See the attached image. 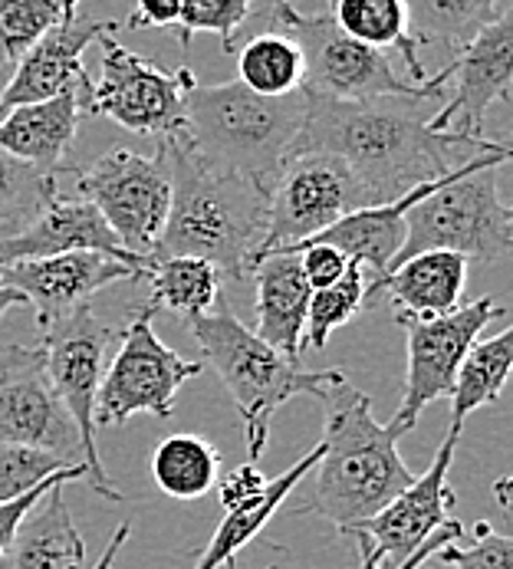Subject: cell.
Instances as JSON below:
<instances>
[{"mask_svg":"<svg viewBox=\"0 0 513 569\" xmlns=\"http://www.w3.org/2000/svg\"><path fill=\"white\" fill-rule=\"evenodd\" d=\"M310 96L306 122L293 156H336L359 181L369 204H389L419 184L451 171L461 149L497 152L507 142L467 139L457 132H434L425 116L428 92L375 96V99H323ZM441 96V92H437Z\"/></svg>","mask_w":513,"mask_h":569,"instance_id":"6da1fadb","label":"cell"},{"mask_svg":"<svg viewBox=\"0 0 513 569\" xmlns=\"http://www.w3.org/2000/svg\"><path fill=\"white\" fill-rule=\"evenodd\" d=\"M171 174V204L155 257H198L231 280L251 277L266 231V188L214 171L178 139L159 142Z\"/></svg>","mask_w":513,"mask_h":569,"instance_id":"7a4b0ae2","label":"cell"},{"mask_svg":"<svg viewBox=\"0 0 513 569\" xmlns=\"http://www.w3.org/2000/svg\"><path fill=\"white\" fill-rule=\"evenodd\" d=\"M316 399L326 406L323 458L313 468V500L303 503L300 513H320L336 523L340 533H349L415 481L399 455V438L405 428L395 421L379 425L372 399L349 386L345 376L326 386Z\"/></svg>","mask_w":513,"mask_h":569,"instance_id":"3957f363","label":"cell"},{"mask_svg":"<svg viewBox=\"0 0 513 569\" xmlns=\"http://www.w3.org/2000/svg\"><path fill=\"white\" fill-rule=\"evenodd\" d=\"M181 106V142L194 152L198 162L256 181L270 191L280 168L293 159L310 96L306 89L286 96H260L238 80L201 86L188 77Z\"/></svg>","mask_w":513,"mask_h":569,"instance_id":"277c9868","label":"cell"},{"mask_svg":"<svg viewBox=\"0 0 513 569\" xmlns=\"http://www.w3.org/2000/svg\"><path fill=\"white\" fill-rule=\"evenodd\" d=\"M188 332L194 336L201 349V362L218 372L224 389L231 392L234 406L244 421V445L248 461L256 465L266 451L270 438V418L273 411L293 396H320L326 386L340 382L342 372L336 369H303L300 362L286 359L273 346H266L251 326H244L234 310L218 300L211 313L184 320Z\"/></svg>","mask_w":513,"mask_h":569,"instance_id":"5b68a950","label":"cell"},{"mask_svg":"<svg viewBox=\"0 0 513 569\" xmlns=\"http://www.w3.org/2000/svg\"><path fill=\"white\" fill-rule=\"evenodd\" d=\"M507 162L511 146L481 152L415 201L405 214V244L392 267L422 250H451L484 263L504 260L513 247V214L501 198L497 171Z\"/></svg>","mask_w":513,"mask_h":569,"instance_id":"8992f818","label":"cell"},{"mask_svg":"<svg viewBox=\"0 0 513 569\" xmlns=\"http://www.w3.org/2000/svg\"><path fill=\"white\" fill-rule=\"evenodd\" d=\"M270 30L286 33L303 57V89L323 99H375V96H437L447 73L428 77L425 82L402 80L385 50H372L352 40L330 10L303 13L293 0H273Z\"/></svg>","mask_w":513,"mask_h":569,"instance_id":"52a82bcc","label":"cell"},{"mask_svg":"<svg viewBox=\"0 0 513 569\" xmlns=\"http://www.w3.org/2000/svg\"><path fill=\"white\" fill-rule=\"evenodd\" d=\"M155 307H142L119 332V349L95 392V425H125L132 415L171 418L184 382L204 372V362L184 359L152 329Z\"/></svg>","mask_w":513,"mask_h":569,"instance_id":"ba28073f","label":"cell"},{"mask_svg":"<svg viewBox=\"0 0 513 569\" xmlns=\"http://www.w3.org/2000/svg\"><path fill=\"white\" fill-rule=\"evenodd\" d=\"M102 73L99 82L80 89V112L102 116L115 126L152 136L159 142L178 139L184 129V82L191 77L188 67L174 73L155 60H145L125 50L115 37H102Z\"/></svg>","mask_w":513,"mask_h":569,"instance_id":"9c48e42d","label":"cell"},{"mask_svg":"<svg viewBox=\"0 0 513 569\" xmlns=\"http://www.w3.org/2000/svg\"><path fill=\"white\" fill-rule=\"evenodd\" d=\"M43 359H47V376L50 386L60 399V406L67 408L70 421L77 425L80 435V451H83V465L89 468L92 490L109 497V500H122L119 488L109 481L102 458H99V425H95V392L105 372V352L109 346L119 339V332L102 320H95V313L89 310V303L67 313L63 320L43 326Z\"/></svg>","mask_w":513,"mask_h":569,"instance_id":"30bf717a","label":"cell"},{"mask_svg":"<svg viewBox=\"0 0 513 569\" xmlns=\"http://www.w3.org/2000/svg\"><path fill=\"white\" fill-rule=\"evenodd\" d=\"M77 188L105 218L119 244L142 260L152 257L171 204V174L162 149L142 156L115 146L102 159L77 168Z\"/></svg>","mask_w":513,"mask_h":569,"instance_id":"8fae6325","label":"cell"},{"mask_svg":"<svg viewBox=\"0 0 513 569\" xmlns=\"http://www.w3.org/2000/svg\"><path fill=\"white\" fill-rule=\"evenodd\" d=\"M355 208H369V201L352 171L336 156H293L270 184L266 231L256 260L270 250H286L313 241Z\"/></svg>","mask_w":513,"mask_h":569,"instance_id":"7c38bea8","label":"cell"},{"mask_svg":"<svg viewBox=\"0 0 513 569\" xmlns=\"http://www.w3.org/2000/svg\"><path fill=\"white\" fill-rule=\"evenodd\" d=\"M457 438L461 431L447 428L425 475L415 478L395 500H389L375 517L362 520L359 527L345 533V537H355L359 543V569H385L389 563L392 567L405 563L444 523L454 520L451 510L457 497L447 485V475L454 465Z\"/></svg>","mask_w":513,"mask_h":569,"instance_id":"4fadbf2b","label":"cell"},{"mask_svg":"<svg viewBox=\"0 0 513 569\" xmlns=\"http://www.w3.org/2000/svg\"><path fill=\"white\" fill-rule=\"evenodd\" d=\"M501 317H507V307H497L494 297H477L437 320H399V326L405 329V352H409L405 396L392 418L399 428L412 431L425 406L451 396L454 376L467 349Z\"/></svg>","mask_w":513,"mask_h":569,"instance_id":"5bb4252c","label":"cell"},{"mask_svg":"<svg viewBox=\"0 0 513 569\" xmlns=\"http://www.w3.org/2000/svg\"><path fill=\"white\" fill-rule=\"evenodd\" d=\"M0 445H23L83 461L77 425L60 406L40 346L0 349Z\"/></svg>","mask_w":513,"mask_h":569,"instance_id":"9a60e30c","label":"cell"},{"mask_svg":"<svg viewBox=\"0 0 513 569\" xmlns=\"http://www.w3.org/2000/svg\"><path fill=\"white\" fill-rule=\"evenodd\" d=\"M115 30L119 20L86 17L80 13V0H67L60 20L20 57L7 86L0 89V116L17 106L86 89L92 82L83 67L86 47L99 43L102 37H115Z\"/></svg>","mask_w":513,"mask_h":569,"instance_id":"2e32d148","label":"cell"},{"mask_svg":"<svg viewBox=\"0 0 513 569\" xmlns=\"http://www.w3.org/2000/svg\"><path fill=\"white\" fill-rule=\"evenodd\" d=\"M122 280H145V270L92 250L0 263V287L13 290L27 307H33L40 329L63 320L67 313L86 307L99 290Z\"/></svg>","mask_w":513,"mask_h":569,"instance_id":"e0dca14e","label":"cell"},{"mask_svg":"<svg viewBox=\"0 0 513 569\" xmlns=\"http://www.w3.org/2000/svg\"><path fill=\"white\" fill-rule=\"evenodd\" d=\"M454 80L451 99L431 116L434 132L484 139V119L494 102H507L513 77V10L504 3L497 17L444 67Z\"/></svg>","mask_w":513,"mask_h":569,"instance_id":"ac0fdd59","label":"cell"},{"mask_svg":"<svg viewBox=\"0 0 513 569\" xmlns=\"http://www.w3.org/2000/svg\"><path fill=\"white\" fill-rule=\"evenodd\" d=\"M73 250H92L115 257L122 263H132L139 270H149V260L129 253L105 224V218L86 201V198H53L23 231L0 241V263L7 260H33V257H57Z\"/></svg>","mask_w":513,"mask_h":569,"instance_id":"d6986e66","label":"cell"},{"mask_svg":"<svg viewBox=\"0 0 513 569\" xmlns=\"http://www.w3.org/2000/svg\"><path fill=\"white\" fill-rule=\"evenodd\" d=\"M467 263V257L451 250H422L365 283V307L389 297L395 303V320H437L461 307Z\"/></svg>","mask_w":513,"mask_h":569,"instance_id":"ffe728a7","label":"cell"},{"mask_svg":"<svg viewBox=\"0 0 513 569\" xmlns=\"http://www.w3.org/2000/svg\"><path fill=\"white\" fill-rule=\"evenodd\" d=\"M256 287V336L283 352L286 359L300 362L303 352V326L310 310V283L300 267V253L270 250L254 263Z\"/></svg>","mask_w":513,"mask_h":569,"instance_id":"44dd1931","label":"cell"},{"mask_svg":"<svg viewBox=\"0 0 513 569\" xmlns=\"http://www.w3.org/2000/svg\"><path fill=\"white\" fill-rule=\"evenodd\" d=\"M80 92H60L43 102L17 106L0 116V149L40 171L60 174V162L80 132Z\"/></svg>","mask_w":513,"mask_h":569,"instance_id":"7402d4cb","label":"cell"},{"mask_svg":"<svg viewBox=\"0 0 513 569\" xmlns=\"http://www.w3.org/2000/svg\"><path fill=\"white\" fill-rule=\"evenodd\" d=\"M454 171V168H451ZM447 171V174H451ZM447 174L434 178V181H425L419 184L415 191L389 201V204H369V208H355L349 211L342 221H336L333 228H326L323 234H316L313 241L306 244H330L345 253L349 263L355 267H372L379 277L389 273L395 253L405 244V214L415 201H422L428 191H434ZM300 247V244H296Z\"/></svg>","mask_w":513,"mask_h":569,"instance_id":"603a6c76","label":"cell"},{"mask_svg":"<svg viewBox=\"0 0 513 569\" xmlns=\"http://www.w3.org/2000/svg\"><path fill=\"white\" fill-rule=\"evenodd\" d=\"M67 485L50 488L20 520L0 569H86V543L67 507Z\"/></svg>","mask_w":513,"mask_h":569,"instance_id":"cb8c5ba5","label":"cell"},{"mask_svg":"<svg viewBox=\"0 0 513 569\" xmlns=\"http://www.w3.org/2000/svg\"><path fill=\"white\" fill-rule=\"evenodd\" d=\"M320 458H323V441H320L310 455H303L293 468H286L280 478L266 481V488L260 490L254 500H248V503H241V507H234V510H224V520L218 523L214 537H211L208 547L201 550L194 569L234 567V563H238V553H241L248 543H254L256 537H260V530H263V527L273 520V513L283 507V500L300 488V481H303L306 475H313V468H316Z\"/></svg>","mask_w":513,"mask_h":569,"instance_id":"d4e9b609","label":"cell"},{"mask_svg":"<svg viewBox=\"0 0 513 569\" xmlns=\"http://www.w3.org/2000/svg\"><path fill=\"white\" fill-rule=\"evenodd\" d=\"M330 13L352 40L372 50H399L409 67V80H428L419 43L409 33V13L402 0H333Z\"/></svg>","mask_w":513,"mask_h":569,"instance_id":"484cf974","label":"cell"},{"mask_svg":"<svg viewBox=\"0 0 513 569\" xmlns=\"http://www.w3.org/2000/svg\"><path fill=\"white\" fill-rule=\"evenodd\" d=\"M513 366V329H504L497 336H487V339H477L457 376H454V389H451V425L447 428H457L464 431V421L471 411H477L481 406H494L507 386V376H511Z\"/></svg>","mask_w":513,"mask_h":569,"instance_id":"4316f807","label":"cell"},{"mask_svg":"<svg viewBox=\"0 0 513 569\" xmlns=\"http://www.w3.org/2000/svg\"><path fill=\"white\" fill-rule=\"evenodd\" d=\"M145 280L152 287L149 307L171 310L184 320L204 317L221 300V273L198 257H155L149 260Z\"/></svg>","mask_w":513,"mask_h":569,"instance_id":"83f0119b","label":"cell"},{"mask_svg":"<svg viewBox=\"0 0 513 569\" xmlns=\"http://www.w3.org/2000/svg\"><path fill=\"white\" fill-rule=\"evenodd\" d=\"M419 47H441L451 60L497 17L501 0H402Z\"/></svg>","mask_w":513,"mask_h":569,"instance_id":"f1b7e54d","label":"cell"},{"mask_svg":"<svg viewBox=\"0 0 513 569\" xmlns=\"http://www.w3.org/2000/svg\"><path fill=\"white\" fill-rule=\"evenodd\" d=\"M152 478L174 500H198L218 488L221 451L201 435H171L152 455Z\"/></svg>","mask_w":513,"mask_h":569,"instance_id":"f546056e","label":"cell"},{"mask_svg":"<svg viewBox=\"0 0 513 569\" xmlns=\"http://www.w3.org/2000/svg\"><path fill=\"white\" fill-rule=\"evenodd\" d=\"M238 53V82L260 96H286L303 89V57L280 30H263L244 40Z\"/></svg>","mask_w":513,"mask_h":569,"instance_id":"4dcf8cb0","label":"cell"},{"mask_svg":"<svg viewBox=\"0 0 513 569\" xmlns=\"http://www.w3.org/2000/svg\"><path fill=\"white\" fill-rule=\"evenodd\" d=\"M57 194V174L0 149V241L23 231Z\"/></svg>","mask_w":513,"mask_h":569,"instance_id":"1f68e13d","label":"cell"},{"mask_svg":"<svg viewBox=\"0 0 513 569\" xmlns=\"http://www.w3.org/2000/svg\"><path fill=\"white\" fill-rule=\"evenodd\" d=\"M365 310V277L362 267L349 263V270L326 290H313L306 326H303V349H323L330 336L352 317Z\"/></svg>","mask_w":513,"mask_h":569,"instance_id":"d6a6232c","label":"cell"},{"mask_svg":"<svg viewBox=\"0 0 513 569\" xmlns=\"http://www.w3.org/2000/svg\"><path fill=\"white\" fill-rule=\"evenodd\" d=\"M67 0H0V63L17 67L20 57L60 20Z\"/></svg>","mask_w":513,"mask_h":569,"instance_id":"836d02e7","label":"cell"},{"mask_svg":"<svg viewBox=\"0 0 513 569\" xmlns=\"http://www.w3.org/2000/svg\"><path fill=\"white\" fill-rule=\"evenodd\" d=\"M254 0H184L178 17V43L188 47L194 33H214L224 43V53H234L238 30L248 23Z\"/></svg>","mask_w":513,"mask_h":569,"instance_id":"e575fe53","label":"cell"},{"mask_svg":"<svg viewBox=\"0 0 513 569\" xmlns=\"http://www.w3.org/2000/svg\"><path fill=\"white\" fill-rule=\"evenodd\" d=\"M77 461H67L60 455L23 448V445H0V503H10L23 497L27 490L40 488L43 481L57 478Z\"/></svg>","mask_w":513,"mask_h":569,"instance_id":"d590c367","label":"cell"},{"mask_svg":"<svg viewBox=\"0 0 513 569\" xmlns=\"http://www.w3.org/2000/svg\"><path fill=\"white\" fill-rule=\"evenodd\" d=\"M437 557L451 569H513L511 537L491 530L487 520L474 523V540L461 547V540L437 550Z\"/></svg>","mask_w":513,"mask_h":569,"instance_id":"8d00e7d4","label":"cell"},{"mask_svg":"<svg viewBox=\"0 0 513 569\" xmlns=\"http://www.w3.org/2000/svg\"><path fill=\"white\" fill-rule=\"evenodd\" d=\"M89 478V468H86L83 461H77V465H70L67 471H60L57 478H50V481H43L40 488L27 490L23 497H17V500H10V503H0V557H3V550L10 547V540H13V533H17V527H20V520L27 517V510L47 493L50 488H57V485H73V481H83Z\"/></svg>","mask_w":513,"mask_h":569,"instance_id":"74e56055","label":"cell"},{"mask_svg":"<svg viewBox=\"0 0 513 569\" xmlns=\"http://www.w3.org/2000/svg\"><path fill=\"white\" fill-rule=\"evenodd\" d=\"M286 253H300V267H303V277H306L310 290H326V287H333L342 273L349 270L345 253L330 244L286 247Z\"/></svg>","mask_w":513,"mask_h":569,"instance_id":"f35d334b","label":"cell"},{"mask_svg":"<svg viewBox=\"0 0 513 569\" xmlns=\"http://www.w3.org/2000/svg\"><path fill=\"white\" fill-rule=\"evenodd\" d=\"M263 488H266L263 471L248 461V465H241L238 471H231L224 481H218V500H221V507H224V510H234V507H241V503L254 500L256 493H260Z\"/></svg>","mask_w":513,"mask_h":569,"instance_id":"ab89813d","label":"cell"},{"mask_svg":"<svg viewBox=\"0 0 513 569\" xmlns=\"http://www.w3.org/2000/svg\"><path fill=\"white\" fill-rule=\"evenodd\" d=\"M181 3L184 0H135L132 13H129V27L132 30H149V27H174L181 17Z\"/></svg>","mask_w":513,"mask_h":569,"instance_id":"60d3db41","label":"cell"},{"mask_svg":"<svg viewBox=\"0 0 513 569\" xmlns=\"http://www.w3.org/2000/svg\"><path fill=\"white\" fill-rule=\"evenodd\" d=\"M454 540H464V523L461 520H451V523H444L431 540H428L425 547L419 550V553H412L405 563H399L395 569H419L425 567V560H431V557H437V550L441 547H447V543H454Z\"/></svg>","mask_w":513,"mask_h":569,"instance_id":"b9f144b4","label":"cell"},{"mask_svg":"<svg viewBox=\"0 0 513 569\" xmlns=\"http://www.w3.org/2000/svg\"><path fill=\"white\" fill-rule=\"evenodd\" d=\"M129 533H132V527H129V523H119V530H115V533L109 537V543H105L102 557L95 560V567H92V569H112V567H115V560H119V553H122V547H125Z\"/></svg>","mask_w":513,"mask_h":569,"instance_id":"7bdbcfd3","label":"cell"},{"mask_svg":"<svg viewBox=\"0 0 513 569\" xmlns=\"http://www.w3.org/2000/svg\"><path fill=\"white\" fill-rule=\"evenodd\" d=\"M10 307H23V300H20V297H17L13 290L0 287V320L7 317V310H10Z\"/></svg>","mask_w":513,"mask_h":569,"instance_id":"ee69618b","label":"cell"},{"mask_svg":"<svg viewBox=\"0 0 513 569\" xmlns=\"http://www.w3.org/2000/svg\"><path fill=\"white\" fill-rule=\"evenodd\" d=\"M266 569H276V567H266Z\"/></svg>","mask_w":513,"mask_h":569,"instance_id":"f6af8a7d","label":"cell"},{"mask_svg":"<svg viewBox=\"0 0 513 569\" xmlns=\"http://www.w3.org/2000/svg\"><path fill=\"white\" fill-rule=\"evenodd\" d=\"M330 3H333V0H330Z\"/></svg>","mask_w":513,"mask_h":569,"instance_id":"bcb514c9","label":"cell"}]
</instances>
